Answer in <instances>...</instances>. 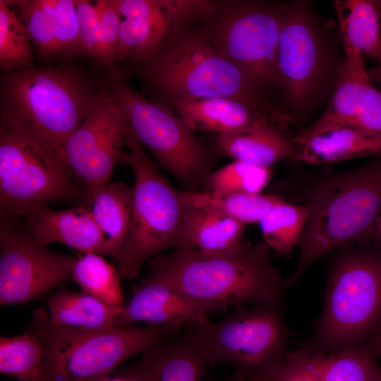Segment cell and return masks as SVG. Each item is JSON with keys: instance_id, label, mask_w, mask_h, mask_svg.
I'll use <instances>...</instances> for the list:
<instances>
[{"instance_id": "1", "label": "cell", "mask_w": 381, "mask_h": 381, "mask_svg": "<svg viewBox=\"0 0 381 381\" xmlns=\"http://www.w3.org/2000/svg\"><path fill=\"white\" fill-rule=\"evenodd\" d=\"M299 191L309 216L286 290L327 253L351 243H380L381 153L351 171L312 176Z\"/></svg>"}, {"instance_id": "2", "label": "cell", "mask_w": 381, "mask_h": 381, "mask_svg": "<svg viewBox=\"0 0 381 381\" xmlns=\"http://www.w3.org/2000/svg\"><path fill=\"white\" fill-rule=\"evenodd\" d=\"M198 27L152 58L136 64L155 99L173 109L180 103L199 99L231 98L269 117L287 131L291 118L285 109L258 88Z\"/></svg>"}, {"instance_id": "3", "label": "cell", "mask_w": 381, "mask_h": 381, "mask_svg": "<svg viewBox=\"0 0 381 381\" xmlns=\"http://www.w3.org/2000/svg\"><path fill=\"white\" fill-rule=\"evenodd\" d=\"M270 248L244 240L221 253L175 249L149 264L148 276L195 299L233 306L281 302L286 291Z\"/></svg>"}, {"instance_id": "4", "label": "cell", "mask_w": 381, "mask_h": 381, "mask_svg": "<svg viewBox=\"0 0 381 381\" xmlns=\"http://www.w3.org/2000/svg\"><path fill=\"white\" fill-rule=\"evenodd\" d=\"M310 346L329 353L369 346L381 334V246L356 243L336 250Z\"/></svg>"}, {"instance_id": "5", "label": "cell", "mask_w": 381, "mask_h": 381, "mask_svg": "<svg viewBox=\"0 0 381 381\" xmlns=\"http://www.w3.org/2000/svg\"><path fill=\"white\" fill-rule=\"evenodd\" d=\"M282 28L277 68L282 107L292 123H303L329 104L345 62V52L310 1L280 2Z\"/></svg>"}, {"instance_id": "6", "label": "cell", "mask_w": 381, "mask_h": 381, "mask_svg": "<svg viewBox=\"0 0 381 381\" xmlns=\"http://www.w3.org/2000/svg\"><path fill=\"white\" fill-rule=\"evenodd\" d=\"M184 331L207 366L231 365L243 381H270L288 353L281 302L236 308L218 322L204 316Z\"/></svg>"}, {"instance_id": "7", "label": "cell", "mask_w": 381, "mask_h": 381, "mask_svg": "<svg viewBox=\"0 0 381 381\" xmlns=\"http://www.w3.org/2000/svg\"><path fill=\"white\" fill-rule=\"evenodd\" d=\"M100 87L66 66L11 71L1 81V119L25 126L63 150Z\"/></svg>"}, {"instance_id": "8", "label": "cell", "mask_w": 381, "mask_h": 381, "mask_svg": "<svg viewBox=\"0 0 381 381\" xmlns=\"http://www.w3.org/2000/svg\"><path fill=\"white\" fill-rule=\"evenodd\" d=\"M73 176L61 149L22 124L1 119V215L29 216L49 202L83 198Z\"/></svg>"}, {"instance_id": "9", "label": "cell", "mask_w": 381, "mask_h": 381, "mask_svg": "<svg viewBox=\"0 0 381 381\" xmlns=\"http://www.w3.org/2000/svg\"><path fill=\"white\" fill-rule=\"evenodd\" d=\"M126 146L120 161L131 167L135 181L130 232L116 269L121 277L133 279L147 260L179 248L188 204L131 132Z\"/></svg>"}, {"instance_id": "10", "label": "cell", "mask_w": 381, "mask_h": 381, "mask_svg": "<svg viewBox=\"0 0 381 381\" xmlns=\"http://www.w3.org/2000/svg\"><path fill=\"white\" fill-rule=\"evenodd\" d=\"M104 84L124 110L130 132L159 164L190 190L205 185L214 164L210 150L169 106L147 99L128 83L112 64L106 66Z\"/></svg>"}, {"instance_id": "11", "label": "cell", "mask_w": 381, "mask_h": 381, "mask_svg": "<svg viewBox=\"0 0 381 381\" xmlns=\"http://www.w3.org/2000/svg\"><path fill=\"white\" fill-rule=\"evenodd\" d=\"M198 28L270 99L279 92L280 2L217 1Z\"/></svg>"}, {"instance_id": "12", "label": "cell", "mask_w": 381, "mask_h": 381, "mask_svg": "<svg viewBox=\"0 0 381 381\" xmlns=\"http://www.w3.org/2000/svg\"><path fill=\"white\" fill-rule=\"evenodd\" d=\"M41 319L50 350L52 381H99L128 358L181 331L185 325L123 327L87 330L50 323L42 307Z\"/></svg>"}, {"instance_id": "13", "label": "cell", "mask_w": 381, "mask_h": 381, "mask_svg": "<svg viewBox=\"0 0 381 381\" xmlns=\"http://www.w3.org/2000/svg\"><path fill=\"white\" fill-rule=\"evenodd\" d=\"M130 132L126 114L105 85L83 121L63 147L67 165L83 185V206L90 210L120 161Z\"/></svg>"}, {"instance_id": "14", "label": "cell", "mask_w": 381, "mask_h": 381, "mask_svg": "<svg viewBox=\"0 0 381 381\" xmlns=\"http://www.w3.org/2000/svg\"><path fill=\"white\" fill-rule=\"evenodd\" d=\"M213 0H118L119 40L116 61L145 62L197 28Z\"/></svg>"}, {"instance_id": "15", "label": "cell", "mask_w": 381, "mask_h": 381, "mask_svg": "<svg viewBox=\"0 0 381 381\" xmlns=\"http://www.w3.org/2000/svg\"><path fill=\"white\" fill-rule=\"evenodd\" d=\"M0 306L37 299L71 279L77 258L49 250L4 220L0 227Z\"/></svg>"}, {"instance_id": "16", "label": "cell", "mask_w": 381, "mask_h": 381, "mask_svg": "<svg viewBox=\"0 0 381 381\" xmlns=\"http://www.w3.org/2000/svg\"><path fill=\"white\" fill-rule=\"evenodd\" d=\"M342 47L345 62L334 94L321 116L293 138L299 146L315 135L340 126L381 135V91L368 77L361 52Z\"/></svg>"}, {"instance_id": "17", "label": "cell", "mask_w": 381, "mask_h": 381, "mask_svg": "<svg viewBox=\"0 0 381 381\" xmlns=\"http://www.w3.org/2000/svg\"><path fill=\"white\" fill-rule=\"evenodd\" d=\"M227 306L192 298L150 276L135 286L119 314V326L187 325L210 313L224 312Z\"/></svg>"}, {"instance_id": "18", "label": "cell", "mask_w": 381, "mask_h": 381, "mask_svg": "<svg viewBox=\"0 0 381 381\" xmlns=\"http://www.w3.org/2000/svg\"><path fill=\"white\" fill-rule=\"evenodd\" d=\"M4 1L16 6L28 37L42 57L66 59L87 54L79 35L74 1Z\"/></svg>"}, {"instance_id": "19", "label": "cell", "mask_w": 381, "mask_h": 381, "mask_svg": "<svg viewBox=\"0 0 381 381\" xmlns=\"http://www.w3.org/2000/svg\"><path fill=\"white\" fill-rule=\"evenodd\" d=\"M181 331L147 349L124 373L133 381H200L207 365Z\"/></svg>"}, {"instance_id": "20", "label": "cell", "mask_w": 381, "mask_h": 381, "mask_svg": "<svg viewBox=\"0 0 381 381\" xmlns=\"http://www.w3.org/2000/svg\"><path fill=\"white\" fill-rule=\"evenodd\" d=\"M31 236L47 245L57 242L81 253L103 255L101 231L90 210L76 207L66 210L40 207L29 216Z\"/></svg>"}, {"instance_id": "21", "label": "cell", "mask_w": 381, "mask_h": 381, "mask_svg": "<svg viewBox=\"0 0 381 381\" xmlns=\"http://www.w3.org/2000/svg\"><path fill=\"white\" fill-rule=\"evenodd\" d=\"M214 141L219 151L234 160L268 168L284 159H293L300 149L279 125L266 116H260L243 131L216 135Z\"/></svg>"}, {"instance_id": "22", "label": "cell", "mask_w": 381, "mask_h": 381, "mask_svg": "<svg viewBox=\"0 0 381 381\" xmlns=\"http://www.w3.org/2000/svg\"><path fill=\"white\" fill-rule=\"evenodd\" d=\"M0 373L18 381H52L50 350L37 309L24 333L0 337Z\"/></svg>"}, {"instance_id": "23", "label": "cell", "mask_w": 381, "mask_h": 381, "mask_svg": "<svg viewBox=\"0 0 381 381\" xmlns=\"http://www.w3.org/2000/svg\"><path fill=\"white\" fill-rule=\"evenodd\" d=\"M187 204L178 249L221 253L235 248L243 241V223L213 207Z\"/></svg>"}, {"instance_id": "24", "label": "cell", "mask_w": 381, "mask_h": 381, "mask_svg": "<svg viewBox=\"0 0 381 381\" xmlns=\"http://www.w3.org/2000/svg\"><path fill=\"white\" fill-rule=\"evenodd\" d=\"M369 347L326 353L308 347L300 355L298 369L306 381H377L381 368Z\"/></svg>"}, {"instance_id": "25", "label": "cell", "mask_w": 381, "mask_h": 381, "mask_svg": "<svg viewBox=\"0 0 381 381\" xmlns=\"http://www.w3.org/2000/svg\"><path fill=\"white\" fill-rule=\"evenodd\" d=\"M379 153L381 135L354 126H340L310 137L293 159L320 165Z\"/></svg>"}, {"instance_id": "26", "label": "cell", "mask_w": 381, "mask_h": 381, "mask_svg": "<svg viewBox=\"0 0 381 381\" xmlns=\"http://www.w3.org/2000/svg\"><path fill=\"white\" fill-rule=\"evenodd\" d=\"M175 113L194 131L234 134L250 128L260 114L231 98L199 99L177 104Z\"/></svg>"}, {"instance_id": "27", "label": "cell", "mask_w": 381, "mask_h": 381, "mask_svg": "<svg viewBox=\"0 0 381 381\" xmlns=\"http://www.w3.org/2000/svg\"><path fill=\"white\" fill-rule=\"evenodd\" d=\"M133 202V188L109 181L95 197L90 211L101 231L103 255L119 260L128 238Z\"/></svg>"}, {"instance_id": "28", "label": "cell", "mask_w": 381, "mask_h": 381, "mask_svg": "<svg viewBox=\"0 0 381 381\" xmlns=\"http://www.w3.org/2000/svg\"><path fill=\"white\" fill-rule=\"evenodd\" d=\"M51 324L65 327L98 330L119 327L121 308L109 306L83 292L61 289L47 298Z\"/></svg>"}, {"instance_id": "29", "label": "cell", "mask_w": 381, "mask_h": 381, "mask_svg": "<svg viewBox=\"0 0 381 381\" xmlns=\"http://www.w3.org/2000/svg\"><path fill=\"white\" fill-rule=\"evenodd\" d=\"M342 46L358 50L381 64L379 0L335 1Z\"/></svg>"}, {"instance_id": "30", "label": "cell", "mask_w": 381, "mask_h": 381, "mask_svg": "<svg viewBox=\"0 0 381 381\" xmlns=\"http://www.w3.org/2000/svg\"><path fill=\"white\" fill-rule=\"evenodd\" d=\"M191 205L213 207L244 224L258 222L276 205L284 200L278 195L263 193H226L205 190L182 191Z\"/></svg>"}, {"instance_id": "31", "label": "cell", "mask_w": 381, "mask_h": 381, "mask_svg": "<svg viewBox=\"0 0 381 381\" xmlns=\"http://www.w3.org/2000/svg\"><path fill=\"white\" fill-rule=\"evenodd\" d=\"M117 270L99 254L90 253L76 259L72 280L80 291L116 308H121L123 296Z\"/></svg>"}, {"instance_id": "32", "label": "cell", "mask_w": 381, "mask_h": 381, "mask_svg": "<svg viewBox=\"0 0 381 381\" xmlns=\"http://www.w3.org/2000/svg\"><path fill=\"white\" fill-rule=\"evenodd\" d=\"M308 216L306 204L284 200L276 205L258 223L265 243L277 254L289 257L298 246Z\"/></svg>"}, {"instance_id": "33", "label": "cell", "mask_w": 381, "mask_h": 381, "mask_svg": "<svg viewBox=\"0 0 381 381\" xmlns=\"http://www.w3.org/2000/svg\"><path fill=\"white\" fill-rule=\"evenodd\" d=\"M26 30L14 10L0 1V66L11 71L32 67Z\"/></svg>"}, {"instance_id": "34", "label": "cell", "mask_w": 381, "mask_h": 381, "mask_svg": "<svg viewBox=\"0 0 381 381\" xmlns=\"http://www.w3.org/2000/svg\"><path fill=\"white\" fill-rule=\"evenodd\" d=\"M272 170L253 164L234 162L212 171L205 186L207 190L226 193H260L267 185Z\"/></svg>"}, {"instance_id": "35", "label": "cell", "mask_w": 381, "mask_h": 381, "mask_svg": "<svg viewBox=\"0 0 381 381\" xmlns=\"http://www.w3.org/2000/svg\"><path fill=\"white\" fill-rule=\"evenodd\" d=\"M98 16L102 35V64H116L119 40L118 0H99L93 3Z\"/></svg>"}, {"instance_id": "36", "label": "cell", "mask_w": 381, "mask_h": 381, "mask_svg": "<svg viewBox=\"0 0 381 381\" xmlns=\"http://www.w3.org/2000/svg\"><path fill=\"white\" fill-rule=\"evenodd\" d=\"M78 31L84 49L99 64H102V35L98 16L92 3L74 0Z\"/></svg>"}, {"instance_id": "37", "label": "cell", "mask_w": 381, "mask_h": 381, "mask_svg": "<svg viewBox=\"0 0 381 381\" xmlns=\"http://www.w3.org/2000/svg\"><path fill=\"white\" fill-rule=\"evenodd\" d=\"M368 77L373 82L381 79V64L377 65L373 68L367 69Z\"/></svg>"}, {"instance_id": "38", "label": "cell", "mask_w": 381, "mask_h": 381, "mask_svg": "<svg viewBox=\"0 0 381 381\" xmlns=\"http://www.w3.org/2000/svg\"><path fill=\"white\" fill-rule=\"evenodd\" d=\"M369 347L377 356H381V334L375 339Z\"/></svg>"}, {"instance_id": "39", "label": "cell", "mask_w": 381, "mask_h": 381, "mask_svg": "<svg viewBox=\"0 0 381 381\" xmlns=\"http://www.w3.org/2000/svg\"><path fill=\"white\" fill-rule=\"evenodd\" d=\"M99 381H133L124 372L119 376H107Z\"/></svg>"}, {"instance_id": "40", "label": "cell", "mask_w": 381, "mask_h": 381, "mask_svg": "<svg viewBox=\"0 0 381 381\" xmlns=\"http://www.w3.org/2000/svg\"><path fill=\"white\" fill-rule=\"evenodd\" d=\"M274 381H298V380L290 379V378H286V377H279L274 380Z\"/></svg>"}, {"instance_id": "41", "label": "cell", "mask_w": 381, "mask_h": 381, "mask_svg": "<svg viewBox=\"0 0 381 381\" xmlns=\"http://www.w3.org/2000/svg\"><path fill=\"white\" fill-rule=\"evenodd\" d=\"M373 83L377 89L381 91V79Z\"/></svg>"}, {"instance_id": "42", "label": "cell", "mask_w": 381, "mask_h": 381, "mask_svg": "<svg viewBox=\"0 0 381 381\" xmlns=\"http://www.w3.org/2000/svg\"><path fill=\"white\" fill-rule=\"evenodd\" d=\"M379 16H380V23L381 28V0H379Z\"/></svg>"}, {"instance_id": "43", "label": "cell", "mask_w": 381, "mask_h": 381, "mask_svg": "<svg viewBox=\"0 0 381 381\" xmlns=\"http://www.w3.org/2000/svg\"><path fill=\"white\" fill-rule=\"evenodd\" d=\"M377 381H381V370H380V371L379 373Z\"/></svg>"}, {"instance_id": "44", "label": "cell", "mask_w": 381, "mask_h": 381, "mask_svg": "<svg viewBox=\"0 0 381 381\" xmlns=\"http://www.w3.org/2000/svg\"><path fill=\"white\" fill-rule=\"evenodd\" d=\"M227 381H243V380H240V379H239V378H238V377H236V378H235V379H234V380H227Z\"/></svg>"}]
</instances>
